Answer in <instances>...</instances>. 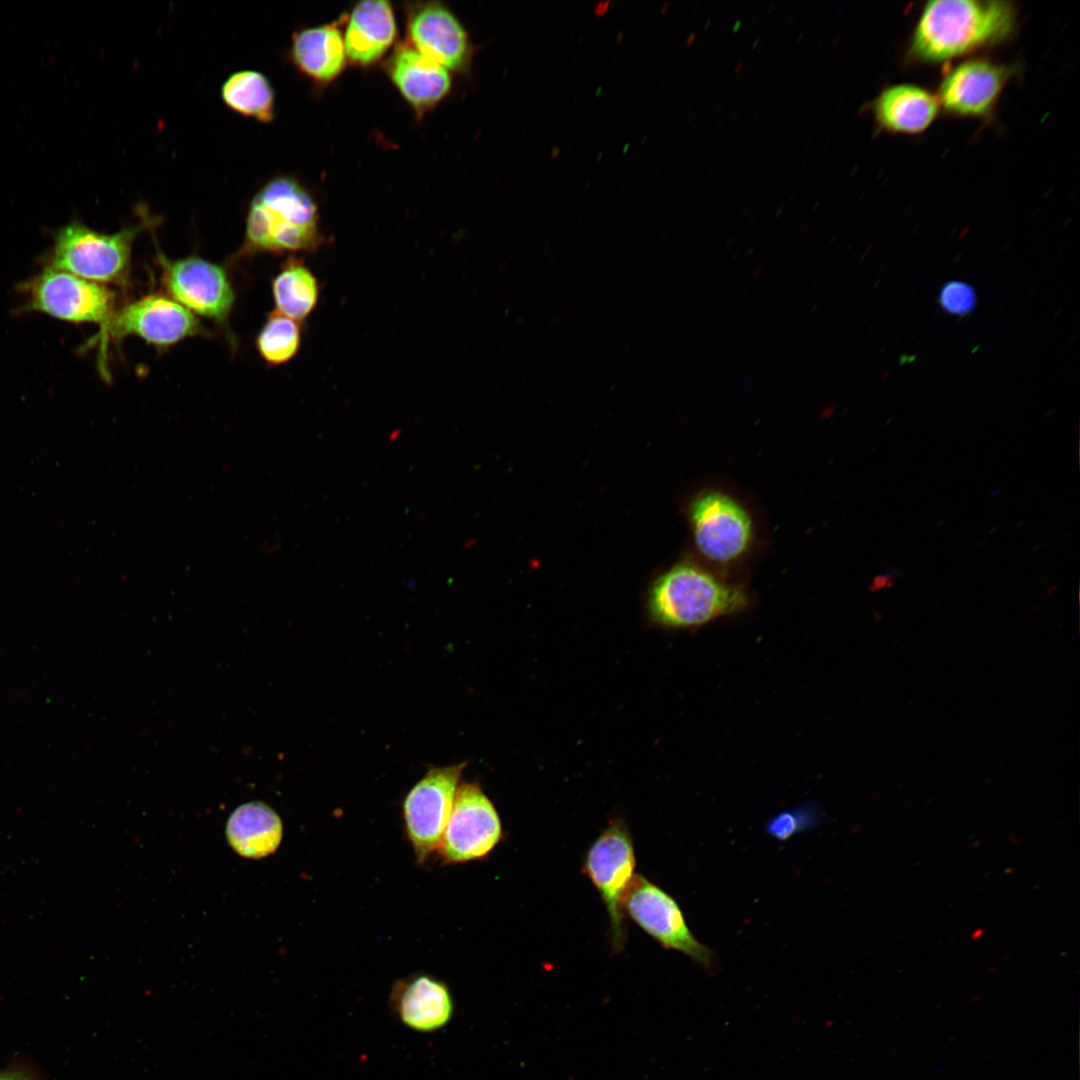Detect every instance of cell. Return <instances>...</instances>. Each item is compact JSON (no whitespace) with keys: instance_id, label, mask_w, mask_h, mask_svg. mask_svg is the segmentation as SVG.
<instances>
[{"instance_id":"25","label":"cell","mask_w":1080,"mask_h":1080,"mask_svg":"<svg viewBox=\"0 0 1080 1080\" xmlns=\"http://www.w3.org/2000/svg\"><path fill=\"white\" fill-rule=\"evenodd\" d=\"M814 817L815 814L808 808L782 811L769 821L766 831L773 838L785 841L813 824Z\"/></svg>"},{"instance_id":"10","label":"cell","mask_w":1080,"mask_h":1080,"mask_svg":"<svg viewBox=\"0 0 1080 1080\" xmlns=\"http://www.w3.org/2000/svg\"><path fill=\"white\" fill-rule=\"evenodd\" d=\"M502 835L499 815L482 789L474 783L459 785L438 847L443 861L452 864L482 859Z\"/></svg>"},{"instance_id":"23","label":"cell","mask_w":1080,"mask_h":1080,"mask_svg":"<svg viewBox=\"0 0 1080 1080\" xmlns=\"http://www.w3.org/2000/svg\"><path fill=\"white\" fill-rule=\"evenodd\" d=\"M262 358L273 365L289 361L300 345V329L297 322L279 312L269 314L256 340Z\"/></svg>"},{"instance_id":"2","label":"cell","mask_w":1080,"mask_h":1080,"mask_svg":"<svg viewBox=\"0 0 1080 1080\" xmlns=\"http://www.w3.org/2000/svg\"><path fill=\"white\" fill-rule=\"evenodd\" d=\"M739 587L719 581L706 571L682 563L652 584L648 596L651 618L670 628H689L730 615L747 605Z\"/></svg>"},{"instance_id":"26","label":"cell","mask_w":1080,"mask_h":1080,"mask_svg":"<svg viewBox=\"0 0 1080 1080\" xmlns=\"http://www.w3.org/2000/svg\"><path fill=\"white\" fill-rule=\"evenodd\" d=\"M0 1080H31L25 1074L18 1071H1Z\"/></svg>"},{"instance_id":"27","label":"cell","mask_w":1080,"mask_h":1080,"mask_svg":"<svg viewBox=\"0 0 1080 1080\" xmlns=\"http://www.w3.org/2000/svg\"><path fill=\"white\" fill-rule=\"evenodd\" d=\"M982 935H983V930H982L981 928H978V929H976V930H974V931L972 932V934H971V939H973V940H977V939H979V938H980V937H981Z\"/></svg>"},{"instance_id":"7","label":"cell","mask_w":1080,"mask_h":1080,"mask_svg":"<svg viewBox=\"0 0 1080 1080\" xmlns=\"http://www.w3.org/2000/svg\"><path fill=\"white\" fill-rule=\"evenodd\" d=\"M29 310L72 323L103 327L116 308L108 286L47 266L24 285Z\"/></svg>"},{"instance_id":"24","label":"cell","mask_w":1080,"mask_h":1080,"mask_svg":"<svg viewBox=\"0 0 1080 1080\" xmlns=\"http://www.w3.org/2000/svg\"><path fill=\"white\" fill-rule=\"evenodd\" d=\"M937 302L944 312L957 317H966L976 309L977 294L969 283L950 280L941 286Z\"/></svg>"},{"instance_id":"17","label":"cell","mask_w":1080,"mask_h":1080,"mask_svg":"<svg viewBox=\"0 0 1080 1080\" xmlns=\"http://www.w3.org/2000/svg\"><path fill=\"white\" fill-rule=\"evenodd\" d=\"M395 21L387 1H363L354 8L345 35V51L355 62L369 64L390 46Z\"/></svg>"},{"instance_id":"18","label":"cell","mask_w":1080,"mask_h":1080,"mask_svg":"<svg viewBox=\"0 0 1080 1080\" xmlns=\"http://www.w3.org/2000/svg\"><path fill=\"white\" fill-rule=\"evenodd\" d=\"M390 73L402 95L417 107L436 103L450 87L446 68L410 47L396 52Z\"/></svg>"},{"instance_id":"19","label":"cell","mask_w":1080,"mask_h":1080,"mask_svg":"<svg viewBox=\"0 0 1080 1080\" xmlns=\"http://www.w3.org/2000/svg\"><path fill=\"white\" fill-rule=\"evenodd\" d=\"M282 823L277 813L261 802L238 807L227 823V837L240 855L261 858L273 853L282 839Z\"/></svg>"},{"instance_id":"9","label":"cell","mask_w":1080,"mask_h":1080,"mask_svg":"<svg viewBox=\"0 0 1080 1080\" xmlns=\"http://www.w3.org/2000/svg\"><path fill=\"white\" fill-rule=\"evenodd\" d=\"M202 332L199 319L188 309L168 296L150 294L116 309L94 341L104 350L109 340L134 335L156 346H169Z\"/></svg>"},{"instance_id":"11","label":"cell","mask_w":1080,"mask_h":1080,"mask_svg":"<svg viewBox=\"0 0 1080 1080\" xmlns=\"http://www.w3.org/2000/svg\"><path fill=\"white\" fill-rule=\"evenodd\" d=\"M157 257L161 282L171 299L219 323L227 320L234 292L221 266L195 256L171 260L158 253Z\"/></svg>"},{"instance_id":"5","label":"cell","mask_w":1080,"mask_h":1080,"mask_svg":"<svg viewBox=\"0 0 1080 1080\" xmlns=\"http://www.w3.org/2000/svg\"><path fill=\"white\" fill-rule=\"evenodd\" d=\"M623 911L663 948L684 954L710 975L719 971L717 954L695 937L678 902L644 876H634Z\"/></svg>"},{"instance_id":"13","label":"cell","mask_w":1080,"mask_h":1080,"mask_svg":"<svg viewBox=\"0 0 1080 1080\" xmlns=\"http://www.w3.org/2000/svg\"><path fill=\"white\" fill-rule=\"evenodd\" d=\"M1015 73L1011 65L989 59H969L952 67L938 88L940 107L957 117L983 118L990 115Z\"/></svg>"},{"instance_id":"8","label":"cell","mask_w":1080,"mask_h":1080,"mask_svg":"<svg viewBox=\"0 0 1080 1080\" xmlns=\"http://www.w3.org/2000/svg\"><path fill=\"white\" fill-rule=\"evenodd\" d=\"M465 766L462 762L429 769L404 799L405 830L419 864L440 845Z\"/></svg>"},{"instance_id":"3","label":"cell","mask_w":1080,"mask_h":1080,"mask_svg":"<svg viewBox=\"0 0 1080 1080\" xmlns=\"http://www.w3.org/2000/svg\"><path fill=\"white\" fill-rule=\"evenodd\" d=\"M317 210L308 193L293 179L267 182L252 198L243 251H299L318 239Z\"/></svg>"},{"instance_id":"1","label":"cell","mask_w":1080,"mask_h":1080,"mask_svg":"<svg viewBox=\"0 0 1080 1080\" xmlns=\"http://www.w3.org/2000/svg\"><path fill=\"white\" fill-rule=\"evenodd\" d=\"M1017 9L999 0H935L923 7L909 45L918 63H941L1000 44L1016 32Z\"/></svg>"},{"instance_id":"12","label":"cell","mask_w":1080,"mask_h":1080,"mask_svg":"<svg viewBox=\"0 0 1080 1080\" xmlns=\"http://www.w3.org/2000/svg\"><path fill=\"white\" fill-rule=\"evenodd\" d=\"M689 513L696 544L707 558L728 562L747 549L751 519L731 497L720 492L704 493L692 501Z\"/></svg>"},{"instance_id":"22","label":"cell","mask_w":1080,"mask_h":1080,"mask_svg":"<svg viewBox=\"0 0 1080 1080\" xmlns=\"http://www.w3.org/2000/svg\"><path fill=\"white\" fill-rule=\"evenodd\" d=\"M277 312L302 320L315 307L319 289L311 271L301 262L289 259L272 282Z\"/></svg>"},{"instance_id":"21","label":"cell","mask_w":1080,"mask_h":1080,"mask_svg":"<svg viewBox=\"0 0 1080 1080\" xmlns=\"http://www.w3.org/2000/svg\"><path fill=\"white\" fill-rule=\"evenodd\" d=\"M221 97L231 110L241 115L264 123L273 120V89L258 71L242 70L231 74L221 88Z\"/></svg>"},{"instance_id":"14","label":"cell","mask_w":1080,"mask_h":1080,"mask_svg":"<svg viewBox=\"0 0 1080 1080\" xmlns=\"http://www.w3.org/2000/svg\"><path fill=\"white\" fill-rule=\"evenodd\" d=\"M391 1003L402 1024L418 1032H433L452 1018L454 1003L447 985L426 974L399 980L391 992Z\"/></svg>"},{"instance_id":"6","label":"cell","mask_w":1080,"mask_h":1080,"mask_svg":"<svg viewBox=\"0 0 1080 1080\" xmlns=\"http://www.w3.org/2000/svg\"><path fill=\"white\" fill-rule=\"evenodd\" d=\"M635 864L630 832L620 820H614L603 830L589 848L584 861L583 870L607 909L614 952L622 951L626 944L623 901L636 875Z\"/></svg>"},{"instance_id":"4","label":"cell","mask_w":1080,"mask_h":1080,"mask_svg":"<svg viewBox=\"0 0 1080 1080\" xmlns=\"http://www.w3.org/2000/svg\"><path fill=\"white\" fill-rule=\"evenodd\" d=\"M149 223L144 217L116 233H102L74 219L57 230L48 266L103 285L124 284L133 241Z\"/></svg>"},{"instance_id":"16","label":"cell","mask_w":1080,"mask_h":1080,"mask_svg":"<svg viewBox=\"0 0 1080 1080\" xmlns=\"http://www.w3.org/2000/svg\"><path fill=\"white\" fill-rule=\"evenodd\" d=\"M409 33L416 49L444 68L459 69L468 57L467 35L458 20L440 5H428L411 19Z\"/></svg>"},{"instance_id":"15","label":"cell","mask_w":1080,"mask_h":1080,"mask_svg":"<svg viewBox=\"0 0 1080 1080\" xmlns=\"http://www.w3.org/2000/svg\"><path fill=\"white\" fill-rule=\"evenodd\" d=\"M868 108L880 131L918 134L925 131L938 115L936 95L914 84H894L883 89Z\"/></svg>"},{"instance_id":"20","label":"cell","mask_w":1080,"mask_h":1080,"mask_svg":"<svg viewBox=\"0 0 1080 1080\" xmlns=\"http://www.w3.org/2000/svg\"><path fill=\"white\" fill-rule=\"evenodd\" d=\"M292 56L308 75L331 80L343 68L345 45L339 30L333 26L305 29L293 39Z\"/></svg>"}]
</instances>
